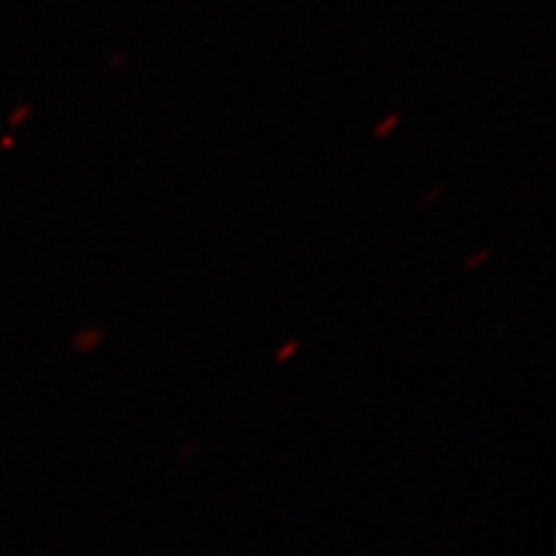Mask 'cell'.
<instances>
[{
  "mask_svg": "<svg viewBox=\"0 0 556 556\" xmlns=\"http://www.w3.org/2000/svg\"><path fill=\"white\" fill-rule=\"evenodd\" d=\"M399 124H402V114L390 112L388 116H382L378 121L376 128L371 130V139H388L399 128Z\"/></svg>",
  "mask_w": 556,
  "mask_h": 556,
  "instance_id": "cell-1",
  "label": "cell"
},
{
  "mask_svg": "<svg viewBox=\"0 0 556 556\" xmlns=\"http://www.w3.org/2000/svg\"><path fill=\"white\" fill-rule=\"evenodd\" d=\"M486 257H490V253H486V251H480V253H476V255H473L471 260H468V263H466V267H468V269H473V267L482 265Z\"/></svg>",
  "mask_w": 556,
  "mask_h": 556,
  "instance_id": "cell-3",
  "label": "cell"
},
{
  "mask_svg": "<svg viewBox=\"0 0 556 556\" xmlns=\"http://www.w3.org/2000/svg\"><path fill=\"white\" fill-rule=\"evenodd\" d=\"M445 193V188L443 186H433L431 190H427V193L420 198V204L422 206H427V204H431L433 200H437V198H441Z\"/></svg>",
  "mask_w": 556,
  "mask_h": 556,
  "instance_id": "cell-2",
  "label": "cell"
}]
</instances>
